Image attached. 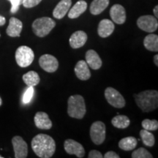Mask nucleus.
<instances>
[{"mask_svg": "<svg viewBox=\"0 0 158 158\" xmlns=\"http://www.w3.org/2000/svg\"><path fill=\"white\" fill-rule=\"evenodd\" d=\"M85 57H86V62L88 64L89 68H91L93 70H99L101 68L102 62L95 51L92 49L89 50L86 53Z\"/></svg>", "mask_w": 158, "mask_h": 158, "instance_id": "17", "label": "nucleus"}, {"mask_svg": "<svg viewBox=\"0 0 158 158\" xmlns=\"http://www.w3.org/2000/svg\"><path fill=\"white\" fill-rule=\"evenodd\" d=\"M106 124L102 122L97 121L90 127V138L96 145H100L106 139Z\"/></svg>", "mask_w": 158, "mask_h": 158, "instance_id": "6", "label": "nucleus"}, {"mask_svg": "<svg viewBox=\"0 0 158 158\" xmlns=\"http://www.w3.org/2000/svg\"><path fill=\"white\" fill-rule=\"evenodd\" d=\"M110 15L112 21L117 24H123L126 21V11L121 5H114L110 10Z\"/></svg>", "mask_w": 158, "mask_h": 158, "instance_id": "12", "label": "nucleus"}, {"mask_svg": "<svg viewBox=\"0 0 158 158\" xmlns=\"http://www.w3.org/2000/svg\"><path fill=\"white\" fill-rule=\"evenodd\" d=\"M105 98L110 106L114 108H122L125 106L124 97L117 90L112 87H108L105 90Z\"/></svg>", "mask_w": 158, "mask_h": 158, "instance_id": "7", "label": "nucleus"}, {"mask_svg": "<svg viewBox=\"0 0 158 158\" xmlns=\"http://www.w3.org/2000/svg\"><path fill=\"white\" fill-rule=\"evenodd\" d=\"M153 12H154V15H155V16L156 19H157L158 17V6L156 5L155 7V8L153 10Z\"/></svg>", "mask_w": 158, "mask_h": 158, "instance_id": "35", "label": "nucleus"}, {"mask_svg": "<svg viewBox=\"0 0 158 158\" xmlns=\"http://www.w3.org/2000/svg\"><path fill=\"white\" fill-rule=\"evenodd\" d=\"M87 8V3L84 0H80L73 5L68 13V17L71 19H77L82 15Z\"/></svg>", "mask_w": 158, "mask_h": 158, "instance_id": "20", "label": "nucleus"}, {"mask_svg": "<svg viewBox=\"0 0 158 158\" xmlns=\"http://www.w3.org/2000/svg\"><path fill=\"white\" fill-rule=\"evenodd\" d=\"M0 36H1V35H0Z\"/></svg>", "mask_w": 158, "mask_h": 158, "instance_id": "39", "label": "nucleus"}, {"mask_svg": "<svg viewBox=\"0 0 158 158\" xmlns=\"http://www.w3.org/2000/svg\"><path fill=\"white\" fill-rule=\"evenodd\" d=\"M2 98H0V106H2Z\"/></svg>", "mask_w": 158, "mask_h": 158, "instance_id": "37", "label": "nucleus"}, {"mask_svg": "<svg viewBox=\"0 0 158 158\" xmlns=\"http://www.w3.org/2000/svg\"><path fill=\"white\" fill-rule=\"evenodd\" d=\"M23 23L19 19L15 17L10 18L9 21V25L7 27L6 33L11 37H17L21 36V32L22 31Z\"/></svg>", "mask_w": 158, "mask_h": 158, "instance_id": "14", "label": "nucleus"}, {"mask_svg": "<svg viewBox=\"0 0 158 158\" xmlns=\"http://www.w3.org/2000/svg\"><path fill=\"white\" fill-rule=\"evenodd\" d=\"M137 25L141 30L147 32H154L158 28L157 19L151 15L141 16L137 20Z\"/></svg>", "mask_w": 158, "mask_h": 158, "instance_id": "8", "label": "nucleus"}, {"mask_svg": "<svg viewBox=\"0 0 158 158\" xmlns=\"http://www.w3.org/2000/svg\"><path fill=\"white\" fill-rule=\"evenodd\" d=\"M64 150L69 155H76L79 158H82L85 155V149L78 142L73 139H67L64 143Z\"/></svg>", "mask_w": 158, "mask_h": 158, "instance_id": "11", "label": "nucleus"}, {"mask_svg": "<svg viewBox=\"0 0 158 158\" xmlns=\"http://www.w3.org/2000/svg\"><path fill=\"white\" fill-rule=\"evenodd\" d=\"M35 59L32 49L26 45H21L15 51V60L18 65L21 68H27Z\"/></svg>", "mask_w": 158, "mask_h": 158, "instance_id": "5", "label": "nucleus"}, {"mask_svg": "<svg viewBox=\"0 0 158 158\" xmlns=\"http://www.w3.org/2000/svg\"><path fill=\"white\" fill-rule=\"evenodd\" d=\"M89 158H102L103 156L101 153L99 151H97V150H92L89 152L88 155Z\"/></svg>", "mask_w": 158, "mask_h": 158, "instance_id": "32", "label": "nucleus"}, {"mask_svg": "<svg viewBox=\"0 0 158 158\" xmlns=\"http://www.w3.org/2000/svg\"><path fill=\"white\" fill-rule=\"evenodd\" d=\"M103 157H105V158H119V155H118L117 153L114 152L109 151L105 154Z\"/></svg>", "mask_w": 158, "mask_h": 158, "instance_id": "33", "label": "nucleus"}, {"mask_svg": "<svg viewBox=\"0 0 158 158\" xmlns=\"http://www.w3.org/2000/svg\"><path fill=\"white\" fill-rule=\"evenodd\" d=\"M71 5H72L71 0H62L59 2L53 11L54 17L56 19H62L68 13Z\"/></svg>", "mask_w": 158, "mask_h": 158, "instance_id": "19", "label": "nucleus"}, {"mask_svg": "<svg viewBox=\"0 0 158 158\" xmlns=\"http://www.w3.org/2000/svg\"><path fill=\"white\" fill-rule=\"evenodd\" d=\"M56 26V22L48 17L39 18L32 23V31L39 37H44L48 35Z\"/></svg>", "mask_w": 158, "mask_h": 158, "instance_id": "4", "label": "nucleus"}, {"mask_svg": "<svg viewBox=\"0 0 158 158\" xmlns=\"http://www.w3.org/2000/svg\"><path fill=\"white\" fill-rule=\"evenodd\" d=\"M138 141L135 137L129 136L122 138L118 142V147L124 151H131L137 146Z\"/></svg>", "mask_w": 158, "mask_h": 158, "instance_id": "23", "label": "nucleus"}, {"mask_svg": "<svg viewBox=\"0 0 158 158\" xmlns=\"http://www.w3.org/2000/svg\"><path fill=\"white\" fill-rule=\"evenodd\" d=\"M114 29H115V27H114L113 21L108 19H103L99 23L98 33L100 37L106 38V37H109L114 32Z\"/></svg>", "mask_w": 158, "mask_h": 158, "instance_id": "16", "label": "nucleus"}, {"mask_svg": "<svg viewBox=\"0 0 158 158\" xmlns=\"http://www.w3.org/2000/svg\"><path fill=\"white\" fill-rule=\"evenodd\" d=\"M21 4H22L23 2V0H21Z\"/></svg>", "mask_w": 158, "mask_h": 158, "instance_id": "38", "label": "nucleus"}, {"mask_svg": "<svg viewBox=\"0 0 158 158\" xmlns=\"http://www.w3.org/2000/svg\"><path fill=\"white\" fill-rule=\"evenodd\" d=\"M87 41V35L84 31H77L71 35L69 40L71 48L77 49L84 46Z\"/></svg>", "mask_w": 158, "mask_h": 158, "instance_id": "13", "label": "nucleus"}, {"mask_svg": "<svg viewBox=\"0 0 158 158\" xmlns=\"http://www.w3.org/2000/svg\"><path fill=\"white\" fill-rule=\"evenodd\" d=\"M23 81L28 86H35L40 83V78L35 71H29L23 76Z\"/></svg>", "mask_w": 158, "mask_h": 158, "instance_id": "24", "label": "nucleus"}, {"mask_svg": "<svg viewBox=\"0 0 158 158\" xmlns=\"http://www.w3.org/2000/svg\"><path fill=\"white\" fill-rule=\"evenodd\" d=\"M75 73L77 78L81 81H86L90 78L91 73L88 64L84 60H80L77 62L75 67Z\"/></svg>", "mask_w": 158, "mask_h": 158, "instance_id": "18", "label": "nucleus"}, {"mask_svg": "<svg viewBox=\"0 0 158 158\" xmlns=\"http://www.w3.org/2000/svg\"><path fill=\"white\" fill-rule=\"evenodd\" d=\"M9 1L11 2L12 5L10 12L12 13H15L18 10H19L20 5H22L21 0H9Z\"/></svg>", "mask_w": 158, "mask_h": 158, "instance_id": "31", "label": "nucleus"}, {"mask_svg": "<svg viewBox=\"0 0 158 158\" xmlns=\"http://www.w3.org/2000/svg\"><path fill=\"white\" fill-rule=\"evenodd\" d=\"M109 5V0H93L90 5V13L97 15L102 13Z\"/></svg>", "mask_w": 158, "mask_h": 158, "instance_id": "21", "label": "nucleus"}, {"mask_svg": "<svg viewBox=\"0 0 158 158\" xmlns=\"http://www.w3.org/2000/svg\"><path fill=\"white\" fill-rule=\"evenodd\" d=\"M154 63L156 66H158V55L156 54L155 56H154Z\"/></svg>", "mask_w": 158, "mask_h": 158, "instance_id": "36", "label": "nucleus"}, {"mask_svg": "<svg viewBox=\"0 0 158 158\" xmlns=\"http://www.w3.org/2000/svg\"><path fill=\"white\" fill-rule=\"evenodd\" d=\"M31 148L37 157L50 158L56 151V143L50 135L38 134L31 140Z\"/></svg>", "mask_w": 158, "mask_h": 158, "instance_id": "1", "label": "nucleus"}, {"mask_svg": "<svg viewBox=\"0 0 158 158\" xmlns=\"http://www.w3.org/2000/svg\"><path fill=\"white\" fill-rule=\"evenodd\" d=\"M86 112L84 99L81 95L76 94L70 96L68 101V114L72 118H84Z\"/></svg>", "mask_w": 158, "mask_h": 158, "instance_id": "3", "label": "nucleus"}, {"mask_svg": "<svg viewBox=\"0 0 158 158\" xmlns=\"http://www.w3.org/2000/svg\"><path fill=\"white\" fill-rule=\"evenodd\" d=\"M39 64L43 70L50 73L56 72L59 68L57 59L51 54H44L41 56L39 59Z\"/></svg>", "mask_w": 158, "mask_h": 158, "instance_id": "9", "label": "nucleus"}, {"mask_svg": "<svg viewBox=\"0 0 158 158\" xmlns=\"http://www.w3.org/2000/svg\"><path fill=\"white\" fill-rule=\"evenodd\" d=\"M142 127L143 129H145L149 131H154L158 129V122L157 120H150L148 118L143 119L142 121Z\"/></svg>", "mask_w": 158, "mask_h": 158, "instance_id": "27", "label": "nucleus"}, {"mask_svg": "<svg viewBox=\"0 0 158 158\" xmlns=\"http://www.w3.org/2000/svg\"><path fill=\"white\" fill-rule=\"evenodd\" d=\"M15 158H26L28 155V146L21 136H14L12 139Z\"/></svg>", "mask_w": 158, "mask_h": 158, "instance_id": "10", "label": "nucleus"}, {"mask_svg": "<svg viewBox=\"0 0 158 158\" xmlns=\"http://www.w3.org/2000/svg\"><path fill=\"white\" fill-rule=\"evenodd\" d=\"M34 86H29L28 89L26 90L25 93L23 96V102L24 104L29 103L32 99L33 94H34Z\"/></svg>", "mask_w": 158, "mask_h": 158, "instance_id": "29", "label": "nucleus"}, {"mask_svg": "<svg viewBox=\"0 0 158 158\" xmlns=\"http://www.w3.org/2000/svg\"><path fill=\"white\" fill-rule=\"evenodd\" d=\"M41 1L42 0H23L22 5L26 8H31L39 5Z\"/></svg>", "mask_w": 158, "mask_h": 158, "instance_id": "30", "label": "nucleus"}, {"mask_svg": "<svg viewBox=\"0 0 158 158\" xmlns=\"http://www.w3.org/2000/svg\"><path fill=\"white\" fill-rule=\"evenodd\" d=\"M35 126L41 130H50L52 127V122L48 115L45 112L39 111L36 113L34 118Z\"/></svg>", "mask_w": 158, "mask_h": 158, "instance_id": "15", "label": "nucleus"}, {"mask_svg": "<svg viewBox=\"0 0 158 158\" xmlns=\"http://www.w3.org/2000/svg\"><path fill=\"white\" fill-rule=\"evenodd\" d=\"M111 123L113 124V126L116 128L124 129V128H127L130 125V120L125 115H117L112 118Z\"/></svg>", "mask_w": 158, "mask_h": 158, "instance_id": "25", "label": "nucleus"}, {"mask_svg": "<svg viewBox=\"0 0 158 158\" xmlns=\"http://www.w3.org/2000/svg\"><path fill=\"white\" fill-rule=\"evenodd\" d=\"M6 23V19L5 17L2 16V15H0V26H3L5 25Z\"/></svg>", "mask_w": 158, "mask_h": 158, "instance_id": "34", "label": "nucleus"}, {"mask_svg": "<svg viewBox=\"0 0 158 158\" xmlns=\"http://www.w3.org/2000/svg\"><path fill=\"white\" fill-rule=\"evenodd\" d=\"M136 105L145 113L157 108L158 92L157 90H146L135 94Z\"/></svg>", "mask_w": 158, "mask_h": 158, "instance_id": "2", "label": "nucleus"}, {"mask_svg": "<svg viewBox=\"0 0 158 158\" xmlns=\"http://www.w3.org/2000/svg\"><path fill=\"white\" fill-rule=\"evenodd\" d=\"M140 136H141L142 141L147 147H152L155 145V136L152 133H150L149 130L145 129L141 130L140 131Z\"/></svg>", "mask_w": 158, "mask_h": 158, "instance_id": "26", "label": "nucleus"}, {"mask_svg": "<svg viewBox=\"0 0 158 158\" xmlns=\"http://www.w3.org/2000/svg\"><path fill=\"white\" fill-rule=\"evenodd\" d=\"M143 45L148 51H158V36L155 34H149L143 40Z\"/></svg>", "mask_w": 158, "mask_h": 158, "instance_id": "22", "label": "nucleus"}, {"mask_svg": "<svg viewBox=\"0 0 158 158\" xmlns=\"http://www.w3.org/2000/svg\"><path fill=\"white\" fill-rule=\"evenodd\" d=\"M131 157L133 158H152L153 156L147 149L141 147L135 150L132 153Z\"/></svg>", "mask_w": 158, "mask_h": 158, "instance_id": "28", "label": "nucleus"}]
</instances>
